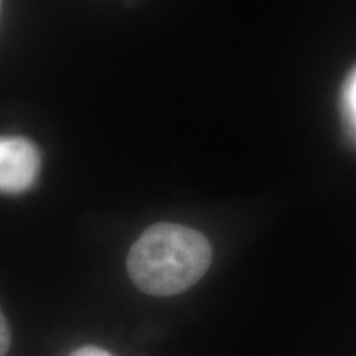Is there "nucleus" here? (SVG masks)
<instances>
[{
    "label": "nucleus",
    "mask_w": 356,
    "mask_h": 356,
    "mask_svg": "<svg viewBox=\"0 0 356 356\" xmlns=\"http://www.w3.org/2000/svg\"><path fill=\"white\" fill-rule=\"evenodd\" d=\"M211 264V246L200 231L159 222L132 244L127 270L142 292L177 296L198 282Z\"/></svg>",
    "instance_id": "1"
},
{
    "label": "nucleus",
    "mask_w": 356,
    "mask_h": 356,
    "mask_svg": "<svg viewBox=\"0 0 356 356\" xmlns=\"http://www.w3.org/2000/svg\"><path fill=\"white\" fill-rule=\"evenodd\" d=\"M42 157L24 137H0V193L17 195L37 181Z\"/></svg>",
    "instance_id": "2"
},
{
    "label": "nucleus",
    "mask_w": 356,
    "mask_h": 356,
    "mask_svg": "<svg viewBox=\"0 0 356 356\" xmlns=\"http://www.w3.org/2000/svg\"><path fill=\"white\" fill-rule=\"evenodd\" d=\"M343 111L351 131L356 136V70L346 79L343 88Z\"/></svg>",
    "instance_id": "3"
},
{
    "label": "nucleus",
    "mask_w": 356,
    "mask_h": 356,
    "mask_svg": "<svg viewBox=\"0 0 356 356\" xmlns=\"http://www.w3.org/2000/svg\"><path fill=\"white\" fill-rule=\"evenodd\" d=\"M8 350H10V327L0 309V356H7Z\"/></svg>",
    "instance_id": "4"
},
{
    "label": "nucleus",
    "mask_w": 356,
    "mask_h": 356,
    "mask_svg": "<svg viewBox=\"0 0 356 356\" xmlns=\"http://www.w3.org/2000/svg\"><path fill=\"white\" fill-rule=\"evenodd\" d=\"M70 356H113V355H109L106 350L96 348V346H83V348L73 351Z\"/></svg>",
    "instance_id": "5"
}]
</instances>
